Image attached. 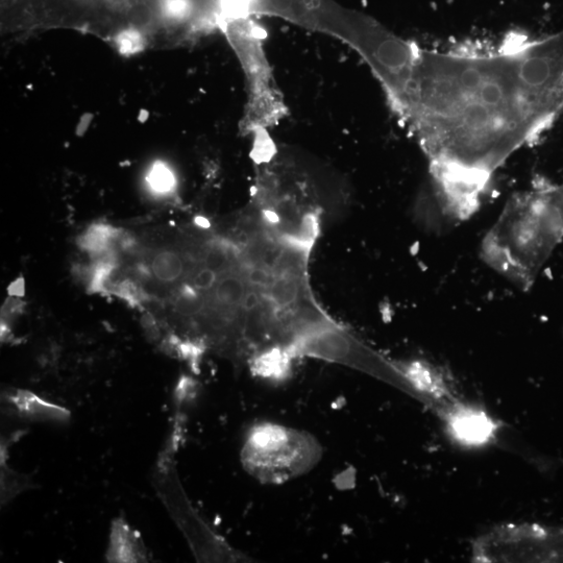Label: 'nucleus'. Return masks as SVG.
<instances>
[{"instance_id": "nucleus-10", "label": "nucleus", "mask_w": 563, "mask_h": 563, "mask_svg": "<svg viewBox=\"0 0 563 563\" xmlns=\"http://www.w3.org/2000/svg\"><path fill=\"white\" fill-rule=\"evenodd\" d=\"M109 291L113 292L117 297L126 300L132 306L140 305L150 298L146 290L131 280L116 283Z\"/></svg>"}, {"instance_id": "nucleus-4", "label": "nucleus", "mask_w": 563, "mask_h": 563, "mask_svg": "<svg viewBox=\"0 0 563 563\" xmlns=\"http://www.w3.org/2000/svg\"><path fill=\"white\" fill-rule=\"evenodd\" d=\"M449 433L458 443L481 446L491 442L497 426L481 409L460 403L456 399L436 410Z\"/></svg>"}, {"instance_id": "nucleus-6", "label": "nucleus", "mask_w": 563, "mask_h": 563, "mask_svg": "<svg viewBox=\"0 0 563 563\" xmlns=\"http://www.w3.org/2000/svg\"><path fill=\"white\" fill-rule=\"evenodd\" d=\"M9 401L24 419L56 422H64L69 419L70 413L65 408L48 403L31 391L16 390L10 395Z\"/></svg>"}, {"instance_id": "nucleus-9", "label": "nucleus", "mask_w": 563, "mask_h": 563, "mask_svg": "<svg viewBox=\"0 0 563 563\" xmlns=\"http://www.w3.org/2000/svg\"><path fill=\"white\" fill-rule=\"evenodd\" d=\"M176 311L183 316H197L206 310V297L192 286L184 285L175 300Z\"/></svg>"}, {"instance_id": "nucleus-13", "label": "nucleus", "mask_w": 563, "mask_h": 563, "mask_svg": "<svg viewBox=\"0 0 563 563\" xmlns=\"http://www.w3.org/2000/svg\"><path fill=\"white\" fill-rule=\"evenodd\" d=\"M9 293L13 298H20L24 295V281L22 278L16 280L11 284V286L9 287Z\"/></svg>"}, {"instance_id": "nucleus-1", "label": "nucleus", "mask_w": 563, "mask_h": 563, "mask_svg": "<svg viewBox=\"0 0 563 563\" xmlns=\"http://www.w3.org/2000/svg\"><path fill=\"white\" fill-rule=\"evenodd\" d=\"M394 102L423 149L436 199L456 220L480 208L497 171L563 113V30L514 35L492 53L415 46Z\"/></svg>"}, {"instance_id": "nucleus-7", "label": "nucleus", "mask_w": 563, "mask_h": 563, "mask_svg": "<svg viewBox=\"0 0 563 563\" xmlns=\"http://www.w3.org/2000/svg\"><path fill=\"white\" fill-rule=\"evenodd\" d=\"M108 558L113 562L145 561L140 536L124 521H118L113 526Z\"/></svg>"}, {"instance_id": "nucleus-3", "label": "nucleus", "mask_w": 563, "mask_h": 563, "mask_svg": "<svg viewBox=\"0 0 563 563\" xmlns=\"http://www.w3.org/2000/svg\"><path fill=\"white\" fill-rule=\"evenodd\" d=\"M522 194L538 231L556 251L563 241V183L538 185Z\"/></svg>"}, {"instance_id": "nucleus-11", "label": "nucleus", "mask_w": 563, "mask_h": 563, "mask_svg": "<svg viewBox=\"0 0 563 563\" xmlns=\"http://www.w3.org/2000/svg\"><path fill=\"white\" fill-rule=\"evenodd\" d=\"M218 278V274L202 264L197 267L194 266L192 269L189 275V285L203 293V295H207V293L213 289Z\"/></svg>"}, {"instance_id": "nucleus-8", "label": "nucleus", "mask_w": 563, "mask_h": 563, "mask_svg": "<svg viewBox=\"0 0 563 563\" xmlns=\"http://www.w3.org/2000/svg\"><path fill=\"white\" fill-rule=\"evenodd\" d=\"M121 232L108 225H94L80 238V247L96 260L117 258L115 244Z\"/></svg>"}, {"instance_id": "nucleus-5", "label": "nucleus", "mask_w": 563, "mask_h": 563, "mask_svg": "<svg viewBox=\"0 0 563 563\" xmlns=\"http://www.w3.org/2000/svg\"><path fill=\"white\" fill-rule=\"evenodd\" d=\"M193 258L176 250L162 249L155 251L148 258L146 274L163 285H173L186 280L195 265Z\"/></svg>"}, {"instance_id": "nucleus-12", "label": "nucleus", "mask_w": 563, "mask_h": 563, "mask_svg": "<svg viewBox=\"0 0 563 563\" xmlns=\"http://www.w3.org/2000/svg\"><path fill=\"white\" fill-rule=\"evenodd\" d=\"M151 188L160 194L173 190L175 178L173 173L163 164H156L148 177Z\"/></svg>"}, {"instance_id": "nucleus-2", "label": "nucleus", "mask_w": 563, "mask_h": 563, "mask_svg": "<svg viewBox=\"0 0 563 563\" xmlns=\"http://www.w3.org/2000/svg\"><path fill=\"white\" fill-rule=\"evenodd\" d=\"M476 562H563V528L507 524L478 537Z\"/></svg>"}]
</instances>
